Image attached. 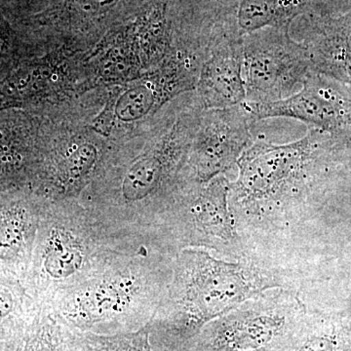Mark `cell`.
I'll use <instances>...</instances> for the list:
<instances>
[{
	"mask_svg": "<svg viewBox=\"0 0 351 351\" xmlns=\"http://www.w3.org/2000/svg\"><path fill=\"white\" fill-rule=\"evenodd\" d=\"M193 93L169 108L144 144L112 147L80 197L115 237H151L182 186L186 158L202 110Z\"/></svg>",
	"mask_w": 351,
	"mask_h": 351,
	"instance_id": "cell-1",
	"label": "cell"
},
{
	"mask_svg": "<svg viewBox=\"0 0 351 351\" xmlns=\"http://www.w3.org/2000/svg\"><path fill=\"white\" fill-rule=\"evenodd\" d=\"M154 237L133 242L105 269L46 304L73 331L115 335L149 324L172 276V258L154 255Z\"/></svg>",
	"mask_w": 351,
	"mask_h": 351,
	"instance_id": "cell-2",
	"label": "cell"
},
{
	"mask_svg": "<svg viewBox=\"0 0 351 351\" xmlns=\"http://www.w3.org/2000/svg\"><path fill=\"white\" fill-rule=\"evenodd\" d=\"M274 286L270 277L249 265L215 260L197 248L182 249L149 324L154 350H181L208 323Z\"/></svg>",
	"mask_w": 351,
	"mask_h": 351,
	"instance_id": "cell-3",
	"label": "cell"
},
{
	"mask_svg": "<svg viewBox=\"0 0 351 351\" xmlns=\"http://www.w3.org/2000/svg\"><path fill=\"white\" fill-rule=\"evenodd\" d=\"M133 242L115 237L78 199L45 200L25 286L46 304L105 269Z\"/></svg>",
	"mask_w": 351,
	"mask_h": 351,
	"instance_id": "cell-4",
	"label": "cell"
},
{
	"mask_svg": "<svg viewBox=\"0 0 351 351\" xmlns=\"http://www.w3.org/2000/svg\"><path fill=\"white\" fill-rule=\"evenodd\" d=\"M348 152L328 132L308 127L297 142L274 145L258 137L240 157L230 193L241 206L278 207L308 193L330 163Z\"/></svg>",
	"mask_w": 351,
	"mask_h": 351,
	"instance_id": "cell-5",
	"label": "cell"
},
{
	"mask_svg": "<svg viewBox=\"0 0 351 351\" xmlns=\"http://www.w3.org/2000/svg\"><path fill=\"white\" fill-rule=\"evenodd\" d=\"M302 319L295 300H251L208 323L180 351H282Z\"/></svg>",
	"mask_w": 351,
	"mask_h": 351,
	"instance_id": "cell-6",
	"label": "cell"
},
{
	"mask_svg": "<svg viewBox=\"0 0 351 351\" xmlns=\"http://www.w3.org/2000/svg\"><path fill=\"white\" fill-rule=\"evenodd\" d=\"M311 64L306 49L290 29L265 27L243 36V78L246 101L269 104L297 94Z\"/></svg>",
	"mask_w": 351,
	"mask_h": 351,
	"instance_id": "cell-7",
	"label": "cell"
},
{
	"mask_svg": "<svg viewBox=\"0 0 351 351\" xmlns=\"http://www.w3.org/2000/svg\"><path fill=\"white\" fill-rule=\"evenodd\" d=\"M256 122L244 101L232 108L202 110L189 147L184 182L206 184L232 169L252 144Z\"/></svg>",
	"mask_w": 351,
	"mask_h": 351,
	"instance_id": "cell-8",
	"label": "cell"
},
{
	"mask_svg": "<svg viewBox=\"0 0 351 351\" xmlns=\"http://www.w3.org/2000/svg\"><path fill=\"white\" fill-rule=\"evenodd\" d=\"M244 105L256 121L288 117L334 136L351 127V86L313 71L290 98L269 104L245 101Z\"/></svg>",
	"mask_w": 351,
	"mask_h": 351,
	"instance_id": "cell-9",
	"label": "cell"
},
{
	"mask_svg": "<svg viewBox=\"0 0 351 351\" xmlns=\"http://www.w3.org/2000/svg\"><path fill=\"white\" fill-rule=\"evenodd\" d=\"M193 93L202 110L232 108L246 101L243 36L232 20H226L215 34Z\"/></svg>",
	"mask_w": 351,
	"mask_h": 351,
	"instance_id": "cell-10",
	"label": "cell"
},
{
	"mask_svg": "<svg viewBox=\"0 0 351 351\" xmlns=\"http://www.w3.org/2000/svg\"><path fill=\"white\" fill-rule=\"evenodd\" d=\"M44 204L29 189L0 195V276L25 282Z\"/></svg>",
	"mask_w": 351,
	"mask_h": 351,
	"instance_id": "cell-11",
	"label": "cell"
},
{
	"mask_svg": "<svg viewBox=\"0 0 351 351\" xmlns=\"http://www.w3.org/2000/svg\"><path fill=\"white\" fill-rule=\"evenodd\" d=\"M299 43L311 71L351 86V10L338 16L302 17Z\"/></svg>",
	"mask_w": 351,
	"mask_h": 351,
	"instance_id": "cell-12",
	"label": "cell"
},
{
	"mask_svg": "<svg viewBox=\"0 0 351 351\" xmlns=\"http://www.w3.org/2000/svg\"><path fill=\"white\" fill-rule=\"evenodd\" d=\"M241 36L265 29H290L297 18L338 16L351 10L350 0H225Z\"/></svg>",
	"mask_w": 351,
	"mask_h": 351,
	"instance_id": "cell-13",
	"label": "cell"
},
{
	"mask_svg": "<svg viewBox=\"0 0 351 351\" xmlns=\"http://www.w3.org/2000/svg\"><path fill=\"white\" fill-rule=\"evenodd\" d=\"M40 304L25 284L0 276V351H21Z\"/></svg>",
	"mask_w": 351,
	"mask_h": 351,
	"instance_id": "cell-14",
	"label": "cell"
},
{
	"mask_svg": "<svg viewBox=\"0 0 351 351\" xmlns=\"http://www.w3.org/2000/svg\"><path fill=\"white\" fill-rule=\"evenodd\" d=\"M21 351H75V331L40 304Z\"/></svg>",
	"mask_w": 351,
	"mask_h": 351,
	"instance_id": "cell-15",
	"label": "cell"
},
{
	"mask_svg": "<svg viewBox=\"0 0 351 351\" xmlns=\"http://www.w3.org/2000/svg\"><path fill=\"white\" fill-rule=\"evenodd\" d=\"M282 351H351L350 335L341 327L304 319Z\"/></svg>",
	"mask_w": 351,
	"mask_h": 351,
	"instance_id": "cell-16",
	"label": "cell"
},
{
	"mask_svg": "<svg viewBox=\"0 0 351 351\" xmlns=\"http://www.w3.org/2000/svg\"><path fill=\"white\" fill-rule=\"evenodd\" d=\"M75 351H154L149 325L130 332L96 335L75 331Z\"/></svg>",
	"mask_w": 351,
	"mask_h": 351,
	"instance_id": "cell-17",
	"label": "cell"
},
{
	"mask_svg": "<svg viewBox=\"0 0 351 351\" xmlns=\"http://www.w3.org/2000/svg\"><path fill=\"white\" fill-rule=\"evenodd\" d=\"M119 0H69V10L83 19L101 17L112 10Z\"/></svg>",
	"mask_w": 351,
	"mask_h": 351,
	"instance_id": "cell-18",
	"label": "cell"
},
{
	"mask_svg": "<svg viewBox=\"0 0 351 351\" xmlns=\"http://www.w3.org/2000/svg\"><path fill=\"white\" fill-rule=\"evenodd\" d=\"M335 137L339 138L343 143V145L351 152V127L348 130L343 132V134H341V135L335 136Z\"/></svg>",
	"mask_w": 351,
	"mask_h": 351,
	"instance_id": "cell-19",
	"label": "cell"
},
{
	"mask_svg": "<svg viewBox=\"0 0 351 351\" xmlns=\"http://www.w3.org/2000/svg\"><path fill=\"white\" fill-rule=\"evenodd\" d=\"M350 3H351V0H350Z\"/></svg>",
	"mask_w": 351,
	"mask_h": 351,
	"instance_id": "cell-20",
	"label": "cell"
}]
</instances>
